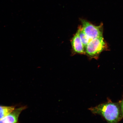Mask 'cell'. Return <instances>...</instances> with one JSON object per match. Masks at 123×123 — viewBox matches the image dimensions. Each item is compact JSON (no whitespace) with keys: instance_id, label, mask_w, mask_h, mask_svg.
Segmentation results:
<instances>
[{"instance_id":"6da1fadb","label":"cell","mask_w":123,"mask_h":123,"mask_svg":"<svg viewBox=\"0 0 123 123\" xmlns=\"http://www.w3.org/2000/svg\"><path fill=\"white\" fill-rule=\"evenodd\" d=\"M88 109L93 114L102 117L107 123H118L123 119L119 102H114L110 99Z\"/></svg>"},{"instance_id":"7a4b0ae2","label":"cell","mask_w":123,"mask_h":123,"mask_svg":"<svg viewBox=\"0 0 123 123\" xmlns=\"http://www.w3.org/2000/svg\"><path fill=\"white\" fill-rule=\"evenodd\" d=\"M107 48V45L103 37L92 39L87 44L85 54L91 58H98L100 54Z\"/></svg>"},{"instance_id":"3957f363","label":"cell","mask_w":123,"mask_h":123,"mask_svg":"<svg viewBox=\"0 0 123 123\" xmlns=\"http://www.w3.org/2000/svg\"><path fill=\"white\" fill-rule=\"evenodd\" d=\"M80 20L83 31L89 38L93 39L103 37L102 24L97 26L93 25L87 20L81 19Z\"/></svg>"},{"instance_id":"277c9868","label":"cell","mask_w":123,"mask_h":123,"mask_svg":"<svg viewBox=\"0 0 123 123\" xmlns=\"http://www.w3.org/2000/svg\"><path fill=\"white\" fill-rule=\"evenodd\" d=\"M27 107V105H25L15 108L11 113L0 120V123H20L19 115Z\"/></svg>"},{"instance_id":"5b68a950","label":"cell","mask_w":123,"mask_h":123,"mask_svg":"<svg viewBox=\"0 0 123 123\" xmlns=\"http://www.w3.org/2000/svg\"><path fill=\"white\" fill-rule=\"evenodd\" d=\"M71 43L74 53L80 54H85V50L80 38L78 30L72 38Z\"/></svg>"},{"instance_id":"8992f818","label":"cell","mask_w":123,"mask_h":123,"mask_svg":"<svg viewBox=\"0 0 123 123\" xmlns=\"http://www.w3.org/2000/svg\"><path fill=\"white\" fill-rule=\"evenodd\" d=\"M16 106V105L7 106L0 105V120L13 111Z\"/></svg>"},{"instance_id":"52a82bcc","label":"cell","mask_w":123,"mask_h":123,"mask_svg":"<svg viewBox=\"0 0 123 123\" xmlns=\"http://www.w3.org/2000/svg\"><path fill=\"white\" fill-rule=\"evenodd\" d=\"M80 38L83 45L85 50L87 45L92 39L89 38L83 31L81 26H80L78 30Z\"/></svg>"},{"instance_id":"ba28073f","label":"cell","mask_w":123,"mask_h":123,"mask_svg":"<svg viewBox=\"0 0 123 123\" xmlns=\"http://www.w3.org/2000/svg\"><path fill=\"white\" fill-rule=\"evenodd\" d=\"M120 106L121 112H122V116L123 118V96L122 99L119 102Z\"/></svg>"}]
</instances>
